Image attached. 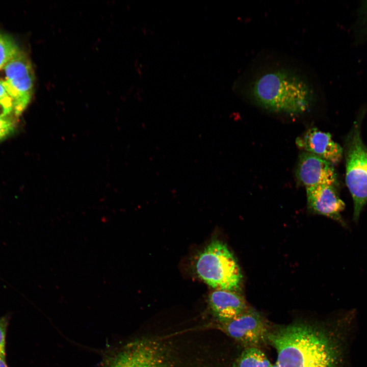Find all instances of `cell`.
Wrapping results in <instances>:
<instances>
[{
    "instance_id": "6da1fadb",
    "label": "cell",
    "mask_w": 367,
    "mask_h": 367,
    "mask_svg": "<svg viewBox=\"0 0 367 367\" xmlns=\"http://www.w3.org/2000/svg\"><path fill=\"white\" fill-rule=\"evenodd\" d=\"M244 97L268 111L298 116L308 112L319 96L313 76L289 58L260 57L249 66L240 81Z\"/></svg>"
},
{
    "instance_id": "7a4b0ae2",
    "label": "cell",
    "mask_w": 367,
    "mask_h": 367,
    "mask_svg": "<svg viewBox=\"0 0 367 367\" xmlns=\"http://www.w3.org/2000/svg\"><path fill=\"white\" fill-rule=\"evenodd\" d=\"M354 311L334 329L294 323L269 329L267 342L276 350L279 367H348Z\"/></svg>"
},
{
    "instance_id": "3957f363",
    "label": "cell",
    "mask_w": 367,
    "mask_h": 367,
    "mask_svg": "<svg viewBox=\"0 0 367 367\" xmlns=\"http://www.w3.org/2000/svg\"><path fill=\"white\" fill-rule=\"evenodd\" d=\"M195 269L197 275L216 290L237 292L242 275L239 264L226 245L218 240L208 244L198 255Z\"/></svg>"
},
{
    "instance_id": "277c9868",
    "label": "cell",
    "mask_w": 367,
    "mask_h": 367,
    "mask_svg": "<svg viewBox=\"0 0 367 367\" xmlns=\"http://www.w3.org/2000/svg\"><path fill=\"white\" fill-rule=\"evenodd\" d=\"M345 159L346 182L352 197L353 219L356 222L367 203V147L362 141L358 122L347 138Z\"/></svg>"
},
{
    "instance_id": "5b68a950",
    "label": "cell",
    "mask_w": 367,
    "mask_h": 367,
    "mask_svg": "<svg viewBox=\"0 0 367 367\" xmlns=\"http://www.w3.org/2000/svg\"><path fill=\"white\" fill-rule=\"evenodd\" d=\"M2 80L13 97L18 116L25 110L32 97L34 75L30 61L20 49L7 62L2 70Z\"/></svg>"
},
{
    "instance_id": "8992f818",
    "label": "cell",
    "mask_w": 367,
    "mask_h": 367,
    "mask_svg": "<svg viewBox=\"0 0 367 367\" xmlns=\"http://www.w3.org/2000/svg\"><path fill=\"white\" fill-rule=\"evenodd\" d=\"M220 326L225 334L245 348H258L267 342L270 329L261 314L249 308L233 319L220 323Z\"/></svg>"
},
{
    "instance_id": "52a82bcc",
    "label": "cell",
    "mask_w": 367,
    "mask_h": 367,
    "mask_svg": "<svg viewBox=\"0 0 367 367\" xmlns=\"http://www.w3.org/2000/svg\"><path fill=\"white\" fill-rule=\"evenodd\" d=\"M166 363L165 354L159 344L140 340L124 347L103 367H166Z\"/></svg>"
},
{
    "instance_id": "ba28073f",
    "label": "cell",
    "mask_w": 367,
    "mask_h": 367,
    "mask_svg": "<svg viewBox=\"0 0 367 367\" xmlns=\"http://www.w3.org/2000/svg\"><path fill=\"white\" fill-rule=\"evenodd\" d=\"M296 176L306 189L321 185L334 186L337 179L333 165L305 151L299 156Z\"/></svg>"
},
{
    "instance_id": "9c48e42d",
    "label": "cell",
    "mask_w": 367,
    "mask_h": 367,
    "mask_svg": "<svg viewBox=\"0 0 367 367\" xmlns=\"http://www.w3.org/2000/svg\"><path fill=\"white\" fill-rule=\"evenodd\" d=\"M297 147L303 151L313 154L332 165L342 159L343 149L328 133L312 127L296 139Z\"/></svg>"
},
{
    "instance_id": "30bf717a",
    "label": "cell",
    "mask_w": 367,
    "mask_h": 367,
    "mask_svg": "<svg viewBox=\"0 0 367 367\" xmlns=\"http://www.w3.org/2000/svg\"><path fill=\"white\" fill-rule=\"evenodd\" d=\"M306 191L307 206L310 210L332 219L344 227L347 226L340 214L345 208V204L334 186L321 185L306 189Z\"/></svg>"
},
{
    "instance_id": "8fae6325",
    "label": "cell",
    "mask_w": 367,
    "mask_h": 367,
    "mask_svg": "<svg viewBox=\"0 0 367 367\" xmlns=\"http://www.w3.org/2000/svg\"><path fill=\"white\" fill-rule=\"evenodd\" d=\"M208 303L220 323L233 319L249 308L244 298L235 291L216 290L209 294Z\"/></svg>"
},
{
    "instance_id": "7c38bea8",
    "label": "cell",
    "mask_w": 367,
    "mask_h": 367,
    "mask_svg": "<svg viewBox=\"0 0 367 367\" xmlns=\"http://www.w3.org/2000/svg\"><path fill=\"white\" fill-rule=\"evenodd\" d=\"M272 364L258 348H245L234 362L232 367H270Z\"/></svg>"
},
{
    "instance_id": "4fadbf2b",
    "label": "cell",
    "mask_w": 367,
    "mask_h": 367,
    "mask_svg": "<svg viewBox=\"0 0 367 367\" xmlns=\"http://www.w3.org/2000/svg\"><path fill=\"white\" fill-rule=\"evenodd\" d=\"M17 116L15 100L3 81L0 80V117L14 119Z\"/></svg>"
},
{
    "instance_id": "5bb4252c",
    "label": "cell",
    "mask_w": 367,
    "mask_h": 367,
    "mask_svg": "<svg viewBox=\"0 0 367 367\" xmlns=\"http://www.w3.org/2000/svg\"><path fill=\"white\" fill-rule=\"evenodd\" d=\"M19 49L12 38L0 33V70Z\"/></svg>"
},
{
    "instance_id": "9a60e30c",
    "label": "cell",
    "mask_w": 367,
    "mask_h": 367,
    "mask_svg": "<svg viewBox=\"0 0 367 367\" xmlns=\"http://www.w3.org/2000/svg\"><path fill=\"white\" fill-rule=\"evenodd\" d=\"M9 325L8 316L0 317V357L6 359V334Z\"/></svg>"
},
{
    "instance_id": "2e32d148",
    "label": "cell",
    "mask_w": 367,
    "mask_h": 367,
    "mask_svg": "<svg viewBox=\"0 0 367 367\" xmlns=\"http://www.w3.org/2000/svg\"><path fill=\"white\" fill-rule=\"evenodd\" d=\"M15 122L13 119L0 117V141L13 133L16 128Z\"/></svg>"
},
{
    "instance_id": "e0dca14e",
    "label": "cell",
    "mask_w": 367,
    "mask_h": 367,
    "mask_svg": "<svg viewBox=\"0 0 367 367\" xmlns=\"http://www.w3.org/2000/svg\"><path fill=\"white\" fill-rule=\"evenodd\" d=\"M0 367H8L6 359L0 357Z\"/></svg>"
},
{
    "instance_id": "ac0fdd59",
    "label": "cell",
    "mask_w": 367,
    "mask_h": 367,
    "mask_svg": "<svg viewBox=\"0 0 367 367\" xmlns=\"http://www.w3.org/2000/svg\"><path fill=\"white\" fill-rule=\"evenodd\" d=\"M270 367H279V366H278V365H277V363H275V364H272Z\"/></svg>"
}]
</instances>
